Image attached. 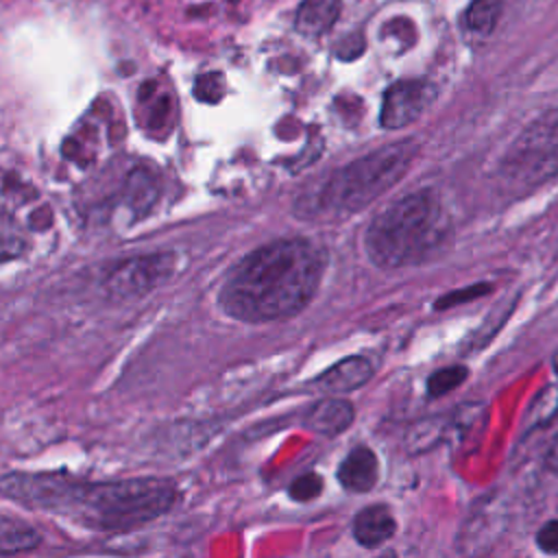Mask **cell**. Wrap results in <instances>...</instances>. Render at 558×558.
<instances>
[{
  "label": "cell",
  "instance_id": "9",
  "mask_svg": "<svg viewBox=\"0 0 558 558\" xmlns=\"http://www.w3.org/2000/svg\"><path fill=\"white\" fill-rule=\"evenodd\" d=\"M353 405L344 399L329 397L318 403H314L305 414V427L314 434L323 436H336L344 432L353 423Z\"/></svg>",
  "mask_w": 558,
  "mask_h": 558
},
{
  "label": "cell",
  "instance_id": "5",
  "mask_svg": "<svg viewBox=\"0 0 558 558\" xmlns=\"http://www.w3.org/2000/svg\"><path fill=\"white\" fill-rule=\"evenodd\" d=\"M497 174L512 194L536 190L558 174V107L541 113L514 137Z\"/></svg>",
  "mask_w": 558,
  "mask_h": 558
},
{
  "label": "cell",
  "instance_id": "8",
  "mask_svg": "<svg viewBox=\"0 0 558 558\" xmlns=\"http://www.w3.org/2000/svg\"><path fill=\"white\" fill-rule=\"evenodd\" d=\"M373 377V366L362 355H349L316 377V388L323 392H349L364 386Z\"/></svg>",
  "mask_w": 558,
  "mask_h": 558
},
{
  "label": "cell",
  "instance_id": "22",
  "mask_svg": "<svg viewBox=\"0 0 558 558\" xmlns=\"http://www.w3.org/2000/svg\"><path fill=\"white\" fill-rule=\"evenodd\" d=\"M545 464L549 471H554L558 475V434L554 436L549 449H547V456H545Z\"/></svg>",
  "mask_w": 558,
  "mask_h": 558
},
{
  "label": "cell",
  "instance_id": "2",
  "mask_svg": "<svg viewBox=\"0 0 558 558\" xmlns=\"http://www.w3.org/2000/svg\"><path fill=\"white\" fill-rule=\"evenodd\" d=\"M325 253L310 240L264 244L240 259L225 279L218 301L242 323H270L299 314L316 294Z\"/></svg>",
  "mask_w": 558,
  "mask_h": 558
},
{
  "label": "cell",
  "instance_id": "6",
  "mask_svg": "<svg viewBox=\"0 0 558 558\" xmlns=\"http://www.w3.org/2000/svg\"><path fill=\"white\" fill-rule=\"evenodd\" d=\"M174 270L172 253H150L122 259L105 275V288L113 296H142L163 283Z\"/></svg>",
  "mask_w": 558,
  "mask_h": 558
},
{
  "label": "cell",
  "instance_id": "13",
  "mask_svg": "<svg viewBox=\"0 0 558 558\" xmlns=\"http://www.w3.org/2000/svg\"><path fill=\"white\" fill-rule=\"evenodd\" d=\"M39 545V532L11 517L0 519V554H22Z\"/></svg>",
  "mask_w": 558,
  "mask_h": 558
},
{
  "label": "cell",
  "instance_id": "24",
  "mask_svg": "<svg viewBox=\"0 0 558 558\" xmlns=\"http://www.w3.org/2000/svg\"><path fill=\"white\" fill-rule=\"evenodd\" d=\"M231 2H233V0H231Z\"/></svg>",
  "mask_w": 558,
  "mask_h": 558
},
{
  "label": "cell",
  "instance_id": "19",
  "mask_svg": "<svg viewBox=\"0 0 558 558\" xmlns=\"http://www.w3.org/2000/svg\"><path fill=\"white\" fill-rule=\"evenodd\" d=\"M225 92V83H222V76L220 74H205L196 81V96L205 102H216L220 100Z\"/></svg>",
  "mask_w": 558,
  "mask_h": 558
},
{
  "label": "cell",
  "instance_id": "16",
  "mask_svg": "<svg viewBox=\"0 0 558 558\" xmlns=\"http://www.w3.org/2000/svg\"><path fill=\"white\" fill-rule=\"evenodd\" d=\"M442 429H445V425H442L440 418L421 421V423H416V425L408 432V447H410L412 451L429 449V447H434V445L440 440Z\"/></svg>",
  "mask_w": 558,
  "mask_h": 558
},
{
  "label": "cell",
  "instance_id": "17",
  "mask_svg": "<svg viewBox=\"0 0 558 558\" xmlns=\"http://www.w3.org/2000/svg\"><path fill=\"white\" fill-rule=\"evenodd\" d=\"M558 410V388L556 386H547L538 392V397L534 399L532 408H530V421L532 427H541L547 425L551 421V416Z\"/></svg>",
  "mask_w": 558,
  "mask_h": 558
},
{
  "label": "cell",
  "instance_id": "7",
  "mask_svg": "<svg viewBox=\"0 0 558 558\" xmlns=\"http://www.w3.org/2000/svg\"><path fill=\"white\" fill-rule=\"evenodd\" d=\"M436 89L427 81H397L392 83L381 100L379 122L384 129H403L414 122L427 105L434 100Z\"/></svg>",
  "mask_w": 558,
  "mask_h": 558
},
{
  "label": "cell",
  "instance_id": "10",
  "mask_svg": "<svg viewBox=\"0 0 558 558\" xmlns=\"http://www.w3.org/2000/svg\"><path fill=\"white\" fill-rule=\"evenodd\" d=\"M338 482L351 493H366L377 482V458L368 447H355L338 469Z\"/></svg>",
  "mask_w": 558,
  "mask_h": 558
},
{
  "label": "cell",
  "instance_id": "1",
  "mask_svg": "<svg viewBox=\"0 0 558 558\" xmlns=\"http://www.w3.org/2000/svg\"><path fill=\"white\" fill-rule=\"evenodd\" d=\"M0 495L96 532H126L166 514L177 486L163 477L81 482L54 473H9Z\"/></svg>",
  "mask_w": 558,
  "mask_h": 558
},
{
  "label": "cell",
  "instance_id": "20",
  "mask_svg": "<svg viewBox=\"0 0 558 558\" xmlns=\"http://www.w3.org/2000/svg\"><path fill=\"white\" fill-rule=\"evenodd\" d=\"M536 545L545 554H558V519L545 523L536 534Z\"/></svg>",
  "mask_w": 558,
  "mask_h": 558
},
{
  "label": "cell",
  "instance_id": "21",
  "mask_svg": "<svg viewBox=\"0 0 558 558\" xmlns=\"http://www.w3.org/2000/svg\"><path fill=\"white\" fill-rule=\"evenodd\" d=\"M490 290V286H473V288H469V290H460V292H451V294H445L438 303H436V307L438 310H442V307H451V305H456V303H460V301H469V299H473L475 294H484V292H488Z\"/></svg>",
  "mask_w": 558,
  "mask_h": 558
},
{
  "label": "cell",
  "instance_id": "14",
  "mask_svg": "<svg viewBox=\"0 0 558 558\" xmlns=\"http://www.w3.org/2000/svg\"><path fill=\"white\" fill-rule=\"evenodd\" d=\"M499 9H501L499 0H473L464 15L466 28L477 35L493 33L499 17Z\"/></svg>",
  "mask_w": 558,
  "mask_h": 558
},
{
  "label": "cell",
  "instance_id": "23",
  "mask_svg": "<svg viewBox=\"0 0 558 558\" xmlns=\"http://www.w3.org/2000/svg\"><path fill=\"white\" fill-rule=\"evenodd\" d=\"M554 371H556V375H558V351H556V355H554Z\"/></svg>",
  "mask_w": 558,
  "mask_h": 558
},
{
  "label": "cell",
  "instance_id": "15",
  "mask_svg": "<svg viewBox=\"0 0 558 558\" xmlns=\"http://www.w3.org/2000/svg\"><path fill=\"white\" fill-rule=\"evenodd\" d=\"M466 377H469L466 366L453 364V366L440 368V371L429 375V379H427V395L429 397H442V395L456 390Z\"/></svg>",
  "mask_w": 558,
  "mask_h": 558
},
{
  "label": "cell",
  "instance_id": "3",
  "mask_svg": "<svg viewBox=\"0 0 558 558\" xmlns=\"http://www.w3.org/2000/svg\"><path fill=\"white\" fill-rule=\"evenodd\" d=\"M449 218L436 192L418 190L384 207L364 233L368 259L379 268L425 262L445 244Z\"/></svg>",
  "mask_w": 558,
  "mask_h": 558
},
{
  "label": "cell",
  "instance_id": "12",
  "mask_svg": "<svg viewBox=\"0 0 558 558\" xmlns=\"http://www.w3.org/2000/svg\"><path fill=\"white\" fill-rule=\"evenodd\" d=\"M340 7L342 0H303L296 11V28L303 35H323L336 24Z\"/></svg>",
  "mask_w": 558,
  "mask_h": 558
},
{
  "label": "cell",
  "instance_id": "4",
  "mask_svg": "<svg viewBox=\"0 0 558 558\" xmlns=\"http://www.w3.org/2000/svg\"><path fill=\"white\" fill-rule=\"evenodd\" d=\"M418 146L410 140L381 146L336 170L316 194L320 216H347L364 209L386 190L397 185L412 166Z\"/></svg>",
  "mask_w": 558,
  "mask_h": 558
},
{
  "label": "cell",
  "instance_id": "11",
  "mask_svg": "<svg viewBox=\"0 0 558 558\" xmlns=\"http://www.w3.org/2000/svg\"><path fill=\"white\" fill-rule=\"evenodd\" d=\"M395 519L386 506H368L353 521V536L362 547H379L395 534Z\"/></svg>",
  "mask_w": 558,
  "mask_h": 558
},
{
  "label": "cell",
  "instance_id": "18",
  "mask_svg": "<svg viewBox=\"0 0 558 558\" xmlns=\"http://www.w3.org/2000/svg\"><path fill=\"white\" fill-rule=\"evenodd\" d=\"M320 490H323V482L316 473H305L290 484V497L294 501H310V499L318 497Z\"/></svg>",
  "mask_w": 558,
  "mask_h": 558
}]
</instances>
